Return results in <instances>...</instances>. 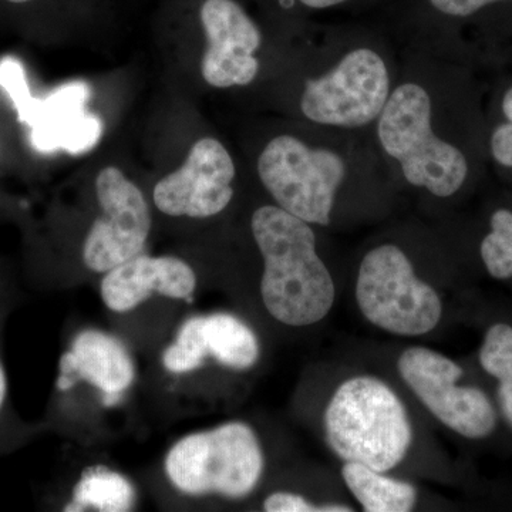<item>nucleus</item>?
I'll return each mask as SVG.
<instances>
[{
	"label": "nucleus",
	"instance_id": "nucleus-1",
	"mask_svg": "<svg viewBox=\"0 0 512 512\" xmlns=\"http://www.w3.org/2000/svg\"><path fill=\"white\" fill-rule=\"evenodd\" d=\"M402 69V50L380 23H311L292 37L266 101L282 117L370 133Z\"/></svg>",
	"mask_w": 512,
	"mask_h": 512
},
{
	"label": "nucleus",
	"instance_id": "nucleus-2",
	"mask_svg": "<svg viewBox=\"0 0 512 512\" xmlns=\"http://www.w3.org/2000/svg\"><path fill=\"white\" fill-rule=\"evenodd\" d=\"M402 50V69L370 130L397 191L454 200L474 171L470 113L457 64Z\"/></svg>",
	"mask_w": 512,
	"mask_h": 512
},
{
	"label": "nucleus",
	"instance_id": "nucleus-3",
	"mask_svg": "<svg viewBox=\"0 0 512 512\" xmlns=\"http://www.w3.org/2000/svg\"><path fill=\"white\" fill-rule=\"evenodd\" d=\"M256 180L272 204L316 228H330L346 201H386L393 192L370 133L284 119L249 144Z\"/></svg>",
	"mask_w": 512,
	"mask_h": 512
},
{
	"label": "nucleus",
	"instance_id": "nucleus-4",
	"mask_svg": "<svg viewBox=\"0 0 512 512\" xmlns=\"http://www.w3.org/2000/svg\"><path fill=\"white\" fill-rule=\"evenodd\" d=\"M249 229L264 266L261 296L269 315L293 328L326 318L336 289L319 251L318 228L265 202L252 212Z\"/></svg>",
	"mask_w": 512,
	"mask_h": 512
},
{
	"label": "nucleus",
	"instance_id": "nucleus-5",
	"mask_svg": "<svg viewBox=\"0 0 512 512\" xmlns=\"http://www.w3.org/2000/svg\"><path fill=\"white\" fill-rule=\"evenodd\" d=\"M325 437L340 460L387 473L412 446L406 407L389 384L356 376L340 384L325 412Z\"/></svg>",
	"mask_w": 512,
	"mask_h": 512
},
{
	"label": "nucleus",
	"instance_id": "nucleus-6",
	"mask_svg": "<svg viewBox=\"0 0 512 512\" xmlns=\"http://www.w3.org/2000/svg\"><path fill=\"white\" fill-rule=\"evenodd\" d=\"M200 20L205 36L200 72L205 84L218 92L256 87L266 100L289 40L269 45L264 29L237 0H204Z\"/></svg>",
	"mask_w": 512,
	"mask_h": 512
},
{
	"label": "nucleus",
	"instance_id": "nucleus-7",
	"mask_svg": "<svg viewBox=\"0 0 512 512\" xmlns=\"http://www.w3.org/2000/svg\"><path fill=\"white\" fill-rule=\"evenodd\" d=\"M164 467L180 493L239 500L258 487L265 458L254 429L242 421H229L178 440Z\"/></svg>",
	"mask_w": 512,
	"mask_h": 512
},
{
	"label": "nucleus",
	"instance_id": "nucleus-8",
	"mask_svg": "<svg viewBox=\"0 0 512 512\" xmlns=\"http://www.w3.org/2000/svg\"><path fill=\"white\" fill-rule=\"evenodd\" d=\"M356 301L372 325L397 336L427 335L443 315L439 293L417 275L409 249L393 239L360 258Z\"/></svg>",
	"mask_w": 512,
	"mask_h": 512
},
{
	"label": "nucleus",
	"instance_id": "nucleus-9",
	"mask_svg": "<svg viewBox=\"0 0 512 512\" xmlns=\"http://www.w3.org/2000/svg\"><path fill=\"white\" fill-rule=\"evenodd\" d=\"M400 376L440 423L466 439L491 436L497 410L490 397L474 386H460L463 369L450 357L429 348L404 350L397 362Z\"/></svg>",
	"mask_w": 512,
	"mask_h": 512
},
{
	"label": "nucleus",
	"instance_id": "nucleus-10",
	"mask_svg": "<svg viewBox=\"0 0 512 512\" xmlns=\"http://www.w3.org/2000/svg\"><path fill=\"white\" fill-rule=\"evenodd\" d=\"M94 190L100 214L87 231L82 255L89 271L106 274L143 254L153 220L146 195L119 167H104Z\"/></svg>",
	"mask_w": 512,
	"mask_h": 512
},
{
	"label": "nucleus",
	"instance_id": "nucleus-11",
	"mask_svg": "<svg viewBox=\"0 0 512 512\" xmlns=\"http://www.w3.org/2000/svg\"><path fill=\"white\" fill-rule=\"evenodd\" d=\"M239 164L220 138L195 141L183 165L165 175L153 190L161 214L208 220L227 211L237 194Z\"/></svg>",
	"mask_w": 512,
	"mask_h": 512
},
{
	"label": "nucleus",
	"instance_id": "nucleus-12",
	"mask_svg": "<svg viewBox=\"0 0 512 512\" xmlns=\"http://www.w3.org/2000/svg\"><path fill=\"white\" fill-rule=\"evenodd\" d=\"M261 356L254 330L231 313L194 316L181 326L177 338L165 349L163 365L174 375H187L212 357L232 370H248Z\"/></svg>",
	"mask_w": 512,
	"mask_h": 512
},
{
	"label": "nucleus",
	"instance_id": "nucleus-13",
	"mask_svg": "<svg viewBox=\"0 0 512 512\" xmlns=\"http://www.w3.org/2000/svg\"><path fill=\"white\" fill-rule=\"evenodd\" d=\"M195 288L197 275L184 259L140 254L104 274L100 295L111 312L126 313L153 295L190 299Z\"/></svg>",
	"mask_w": 512,
	"mask_h": 512
},
{
	"label": "nucleus",
	"instance_id": "nucleus-14",
	"mask_svg": "<svg viewBox=\"0 0 512 512\" xmlns=\"http://www.w3.org/2000/svg\"><path fill=\"white\" fill-rule=\"evenodd\" d=\"M136 379V365L126 346L103 330L86 329L74 338L59 363L57 389L66 392L86 382L103 394L106 407L116 406Z\"/></svg>",
	"mask_w": 512,
	"mask_h": 512
},
{
	"label": "nucleus",
	"instance_id": "nucleus-15",
	"mask_svg": "<svg viewBox=\"0 0 512 512\" xmlns=\"http://www.w3.org/2000/svg\"><path fill=\"white\" fill-rule=\"evenodd\" d=\"M342 477L367 512H409L416 505L417 490L412 484L384 476L365 464L346 461Z\"/></svg>",
	"mask_w": 512,
	"mask_h": 512
},
{
	"label": "nucleus",
	"instance_id": "nucleus-16",
	"mask_svg": "<svg viewBox=\"0 0 512 512\" xmlns=\"http://www.w3.org/2000/svg\"><path fill=\"white\" fill-rule=\"evenodd\" d=\"M136 488L123 474L104 466L87 468L64 511L123 512L133 510Z\"/></svg>",
	"mask_w": 512,
	"mask_h": 512
},
{
	"label": "nucleus",
	"instance_id": "nucleus-17",
	"mask_svg": "<svg viewBox=\"0 0 512 512\" xmlns=\"http://www.w3.org/2000/svg\"><path fill=\"white\" fill-rule=\"evenodd\" d=\"M480 365L497 379V399L505 423L512 430V326L495 323L485 332Z\"/></svg>",
	"mask_w": 512,
	"mask_h": 512
},
{
	"label": "nucleus",
	"instance_id": "nucleus-18",
	"mask_svg": "<svg viewBox=\"0 0 512 512\" xmlns=\"http://www.w3.org/2000/svg\"><path fill=\"white\" fill-rule=\"evenodd\" d=\"M480 258L488 274L498 281L512 279V210L497 208L480 242Z\"/></svg>",
	"mask_w": 512,
	"mask_h": 512
},
{
	"label": "nucleus",
	"instance_id": "nucleus-19",
	"mask_svg": "<svg viewBox=\"0 0 512 512\" xmlns=\"http://www.w3.org/2000/svg\"><path fill=\"white\" fill-rule=\"evenodd\" d=\"M390 0H289V8L293 9L292 37L299 35L311 23H322L328 16L339 13L359 12L362 9L384 6Z\"/></svg>",
	"mask_w": 512,
	"mask_h": 512
},
{
	"label": "nucleus",
	"instance_id": "nucleus-20",
	"mask_svg": "<svg viewBox=\"0 0 512 512\" xmlns=\"http://www.w3.org/2000/svg\"><path fill=\"white\" fill-rule=\"evenodd\" d=\"M0 84L5 87L6 92L15 101L20 119L35 124L42 107H40L39 101L30 96L25 73L18 62L6 59L5 62L0 63Z\"/></svg>",
	"mask_w": 512,
	"mask_h": 512
},
{
	"label": "nucleus",
	"instance_id": "nucleus-21",
	"mask_svg": "<svg viewBox=\"0 0 512 512\" xmlns=\"http://www.w3.org/2000/svg\"><path fill=\"white\" fill-rule=\"evenodd\" d=\"M500 113L503 120L491 128L487 150L495 164L512 170V86L501 96Z\"/></svg>",
	"mask_w": 512,
	"mask_h": 512
},
{
	"label": "nucleus",
	"instance_id": "nucleus-22",
	"mask_svg": "<svg viewBox=\"0 0 512 512\" xmlns=\"http://www.w3.org/2000/svg\"><path fill=\"white\" fill-rule=\"evenodd\" d=\"M264 510L268 512H350L342 504H313L305 497L292 493H274L265 498Z\"/></svg>",
	"mask_w": 512,
	"mask_h": 512
},
{
	"label": "nucleus",
	"instance_id": "nucleus-23",
	"mask_svg": "<svg viewBox=\"0 0 512 512\" xmlns=\"http://www.w3.org/2000/svg\"><path fill=\"white\" fill-rule=\"evenodd\" d=\"M6 392H8V382H6L5 370L0 365V409H2L3 402H5Z\"/></svg>",
	"mask_w": 512,
	"mask_h": 512
},
{
	"label": "nucleus",
	"instance_id": "nucleus-24",
	"mask_svg": "<svg viewBox=\"0 0 512 512\" xmlns=\"http://www.w3.org/2000/svg\"><path fill=\"white\" fill-rule=\"evenodd\" d=\"M10 3H26L30 2V0H8Z\"/></svg>",
	"mask_w": 512,
	"mask_h": 512
}]
</instances>
